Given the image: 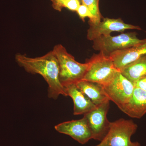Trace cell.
I'll list each match as a JSON object with an SVG mask.
<instances>
[{
	"mask_svg": "<svg viewBox=\"0 0 146 146\" xmlns=\"http://www.w3.org/2000/svg\"><path fill=\"white\" fill-rule=\"evenodd\" d=\"M103 87L110 100L115 103L120 109L130 99L135 86L133 82L118 71L111 81Z\"/></svg>",
	"mask_w": 146,
	"mask_h": 146,
	"instance_id": "obj_6",
	"label": "cell"
},
{
	"mask_svg": "<svg viewBox=\"0 0 146 146\" xmlns=\"http://www.w3.org/2000/svg\"><path fill=\"white\" fill-rule=\"evenodd\" d=\"M15 58L18 65L27 72L39 74L44 78L48 86V98L56 100L60 95L68 96L66 89L60 82L59 65L52 51L35 58L18 54Z\"/></svg>",
	"mask_w": 146,
	"mask_h": 146,
	"instance_id": "obj_1",
	"label": "cell"
},
{
	"mask_svg": "<svg viewBox=\"0 0 146 146\" xmlns=\"http://www.w3.org/2000/svg\"><path fill=\"white\" fill-rule=\"evenodd\" d=\"M88 69L82 80L93 82L105 86L119 71L109 56L101 52L95 54L86 61Z\"/></svg>",
	"mask_w": 146,
	"mask_h": 146,
	"instance_id": "obj_3",
	"label": "cell"
},
{
	"mask_svg": "<svg viewBox=\"0 0 146 146\" xmlns=\"http://www.w3.org/2000/svg\"><path fill=\"white\" fill-rule=\"evenodd\" d=\"M65 88L67 96L70 97L73 100L74 115H84L96 107L91 100L79 89L76 84H69Z\"/></svg>",
	"mask_w": 146,
	"mask_h": 146,
	"instance_id": "obj_12",
	"label": "cell"
},
{
	"mask_svg": "<svg viewBox=\"0 0 146 146\" xmlns=\"http://www.w3.org/2000/svg\"><path fill=\"white\" fill-rule=\"evenodd\" d=\"M80 0H65L62 2L63 7L73 11H76L81 5Z\"/></svg>",
	"mask_w": 146,
	"mask_h": 146,
	"instance_id": "obj_17",
	"label": "cell"
},
{
	"mask_svg": "<svg viewBox=\"0 0 146 146\" xmlns=\"http://www.w3.org/2000/svg\"><path fill=\"white\" fill-rule=\"evenodd\" d=\"M80 1L82 4L88 7L94 16L95 22L93 24L98 23L100 22L102 16L99 7V0H80Z\"/></svg>",
	"mask_w": 146,
	"mask_h": 146,
	"instance_id": "obj_15",
	"label": "cell"
},
{
	"mask_svg": "<svg viewBox=\"0 0 146 146\" xmlns=\"http://www.w3.org/2000/svg\"><path fill=\"white\" fill-rule=\"evenodd\" d=\"M50 1L52 3L53 8L55 10L61 11L62 9L63 8L62 5V2L65 0H50Z\"/></svg>",
	"mask_w": 146,
	"mask_h": 146,
	"instance_id": "obj_19",
	"label": "cell"
},
{
	"mask_svg": "<svg viewBox=\"0 0 146 146\" xmlns=\"http://www.w3.org/2000/svg\"><path fill=\"white\" fill-rule=\"evenodd\" d=\"M52 51L58 61L59 79L64 87L82 80L88 69L87 62L79 63L61 44L55 46Z\"/></svg>",
	"mask_w": 146,
	"mask_h": 146,
	"instance_id": "obj_2",
	"label": "cell"
},
{
	"mask_svg": "<svg viewBox=\"0 0 146 146\" xmlns=\"http://www.w3.org/2000/svg\"><path fill=\"white\" fill-rule=\"evenodd\" d=\"M89 24L90 27L87 31V38L91 41L102 36L110 35L113 32H122L126 30L141 29L138 26L125 23L121 18H104L98 23L93 24L89 22Z\"/></svg>",
	"mask_w": 146,
	"mask_h": 146,
	"instance_id": "obj_8",
	"label": "cell"
},
{
	"mask_svg": "<svg viewBox=\"0 0 146 146\" xmlns=\"http://www.w3.org/2000/svg\"><path fill=\"white\" fill-rule=\"evenodd\" d=\"M134 86L143 89L146 92V77L134 82Z\"/></svg>",
	"mask_w": 146,
	"mask_h": 146,
	"instance_id": "obj_18",
	"label": "cell"
},
{
	"mask_svg": "<svg viewBox=\"0 0 146 146\" xmlns=\"http://www.w3.org/2000/svg\"><path fill=\"white\" fill-rule=\"evenodd\" d=\"M145 39H140L134 33H122L116 36H102L94 40L93 48L106 55L128 48L141 44Z\"/></svg>",
	"mask_w": 146,
	"mask_h": 146,
	"instance_id": "obj_5",
	"label": "cell"
},
{
	"mask_svg": "<svg viewBox=\"0 0 146 146\" xmlns=\"http://www.w3.org/2000/svg\"><path fill=\"white\" fill-rule=\"evenodd\" d=\"M76 84L96 106L110 101L105 92L103 86L101 84L84 80H80Z\"/></svg>",
	"mask_w": 146,
	"mask_h": 146,
	"instance_id": "obj_13",
	"label": "cell"
},
{
	"mask_svg": "<svg viewBox=\"0 0 146 146\" xmlns=\"http://www.w3.org/2000/svg\"><path fill=\"white\" fill-rule=\"evenodd\" d=\"M137 128L138 126L131 120L121 119L111 122L106 136L95 146H141L138 142L131 141Z\"/></svg>",
	"mask_w": 146,
	"mask_h": 146,
	"instance_id": "obj_4",
	"label": "cell"
},
{
	"mask_svg": "<svg viewBox=\"0 0 146 146\" xmlns=\"http://www.w3.org/2000/svg\"><path fill=\"white\" fill-rule=\"evenodd\" d=\"M55 129L59 133L70 136L80 144H85L92 139V133L84 117L58 124Z\"/></svg>",
	"mask_w": 146,
	"mask_h": 146,
	"instance_id": "obj_9",
	"label": "cell"
},
{
	"mask_svg": "<svg viewBox=\"0 0 146 146\" xmlns=\"http://www.w3.org/2000/svg\"><path fill=\"white\" fill-rule=\"evenodd\" d=\"M120 109L129 117L140 119L146 113V92L135 86L127 103Z\"/></svg>",
	"mask_w": 146,
	"mask_h": 146,
	"instance_id": "obj_11",
	"label": "cell"
},
{
	"mask_svg": "<svg viewBox=\"0 0 146 146\" xmlns=\"http://www.w3.org/2000/svg\"><path fill=\"white\" fill-rule=\"evenodd\" d=\"M121 73L133 83L146 77V55L126 66Z\"/></svg>",
	"mask_w": 146,
	"mask_h": 146,
	"instance_id": "obj_14",
	"label": "cell"
},
{
	"mask_svg": "<svg viewBox=\"0 0 146 146\" xmlns=\"http://www.w3.org/2000/svg\"><path fill=\"white\" fill-rule=\"evenodd\" d=\"M146 55V39L141 44L109 55L115 67L119 71Z\"/></svg>",
	"mask_w": 146,
	"mask_h": 146,
	"instance_id": "obj_10",
	"label": "cell"
},
{
	"mask_svg": "<svg viewBox=\"0 0 146 146\" xmlns=\"http://www.w3.org/2000/svg\"><path fill=\"white\" fill-rule=\"evenodd\" d=\"M108 101L84 115L92 133V139L102 141L108 132L111 122L107 115L109 108Z\"/></svg>",
	"mask_w": 146,
	"mask_h": 146,
	"instance_id": "obj_7",
	"label": "cell"
},
{
	"mask_svg": "<svg viewBox=\"0 0 146 146\" xmlns=\"http://www.w3.org/2000/svg\"><path fill=\"white\" fill-rule=\"evenodd\" d=\"M76 12L82 20L84 21L85 18L88 17L90 19L89 22L92 23H95V20L94 16L88 7L83 4H81Z\"/></svg>",
	"mask_w": 146,
	"mask_h": 146,
	"instance_id": "obj_16",
	"label": "cell"
}]
</instances>
